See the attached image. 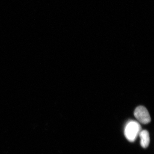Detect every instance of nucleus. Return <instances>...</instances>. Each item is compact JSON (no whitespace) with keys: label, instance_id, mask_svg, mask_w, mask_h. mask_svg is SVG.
<instances>
[{"label":"nucleus","instance_id":"obj_1","mask_svg":"<svg viewBox=\"0 0 154 154\" xmlns=\"http://www.w3.org/2000/svg\"><path fill=\"white\" fill-rule=\"evenodd\" d=\"M141 130V127L138 122L134 121H129L125 128V135L128 140L133 142Z\"/></svg>","mask_w":154,"mask_h":154},{"label":"nucleus","instance_id":"obj_2","mask_svg":"<svg viewBox=\"0 0 154 154\" xmlns=\"http://www.w3.org/2000/svg\"><path fill=\"white\" fill-rule=\"evenodd\" d=\"M134 115L136 118L140 123L146 124L151 121V117L146 107L142 106H138L134 110Z\"/></svg>","mask_w":154,"mask_h":154},{"label":"nucleus","instance_id":"obj_3","mask_svg":"<svg viewBox=\"0 0 154 154\" xmlns=\"http://www.w3.org/2000/svg\"><path fill=\"white\" fill-rule=\"evenodd\" d=\"M140 138V145L143 148L148 147L149 144L150 137L149 133L146 130H141L139 134Z\"/></svg>","mask_w":154,"mask_h":154}]
</instances>
